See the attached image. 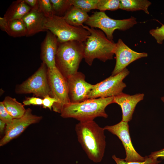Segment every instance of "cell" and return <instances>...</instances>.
<instances>
[{"label":"cell","mask_w":164,"mask_h":164,"mask_svg":"<svg viewBox=\"0 0 164 164\" xmlns=\"http://www.w3.org/2000/svg\"><path fill=\"white\" fill-rule=\"evenodd\" d=\"M89 16L87 13L72 6L63 16L69 24L76 27L82 26Z\"/></svg>","instance_id":"18"},{"label":"cell","mask_w":164,"mask_h":164,"mask_svg":"<svg viewBox=\"0 0 164 164\" xmlns=\"http://www.w3.org/2000/svg\"><path fill=\"white\" fill-rule=\"evenodd\" d=\"M145 157V160L144 162H137L126 161L124 159L117 157L115 155H113L112 156L116 164H157L161 162L157 159L150 157L148 156H146Z\"/></svg>","instance_id":"26"},{"label":"cell","mask_w":164,"mask_h":164,"mask_svg":"<svg viewBox=\"0 0 164 164\" xmlns=\"http://www.w3.org/2000/svg\"><path fill=\"white\" fill-rule=\"evenodd\" d=\"M104 128L116 135L121 140L125 149L126 157L124 160L127 162H144L146 157H142L135 149L132 144L129 132L128 122L121 121L113 125H107Z\"/></svg>","instance_id":"10"},{"label":"cell","mask_w":164,"mask_h":164,"mask_svg":"<svg viewBox=\"0 0 164 164\" xmlns=\"http://www.w3.org/2000/svg\"><path fill=\"white\" fill-rule=\"evenodd\" d=\"M75 130L78 141L88 158L94 162H100L106 145L104 128L93 120L79 121Z\"/></svg>","instance_id":"1"},{"label":"cell","mask_w":164,"mask_h":164,"mask_svg":"<svg viewBox=\"0 0 164 164\" xmlns=\"http://www.w3.org/2000/svg\"><path fill=\"white\" fill-rule=\"evenodd\" d=\"M46 28L57 37L58 43L76 40L85 42L90 33L82 26L76 27L68 23L63 17L53 15L47 18Z\"/></svg>","instance_id":"5"},{"label":"cell","mask_w":164,"mask_h":164,"mask_svg":"<svg viewBox=\"0 0 164 164\" xmlns=\"http://www.w3.org/2000/svg\"><path fill=\"white\" fill-rule=\"evenodd\" d=\"M120 9L128 11H143L149 14L148 8L151 2L147 0H120Z\"/></svg>","instance_id":"20"},{"label":"cell","mask_w":164,"mask_h":164,"mask_svg":"<svg viewBox=\"0 0 164 164\" xmlns=\"http://www.w3.org/2000/svg\"><path fill=\"white\" fill-rule=\"evenodd\" d=\"M57 102L56 99L50 95H47L43 99L42 106L43 108H48L51 110L53 105Z\"/></svg>","instance_id":"29"},{"label":"cell","mask_w":164,"mask_h":164,"mask_svg":"<svg viewBox=\"0 0 164 164\" xmlns=\"http://www.w3.org/2000/svg\"><path fill=\"white\" fill-rule=\"evenodd\" d=\"M129 73L126 68L117 75L111 76L94 84L88 95L87 99L114 97L121 93L126 87L123 80Z\"/></svg>","instance_id":"9"},{"label":"cell","mask_w":164,"mask_h":164,"mask_svg":"<svg viewBox=\"0 0 164 164\" xmlns=\"http://www.w3.org/2000/svg\"><path fill=\"white\" fill-rule=\"evenodd\" d=\"M72 6L87 12L92 9H97L99 0H70Z\"/></svg>","instance_id":"23"},{"label":"cell","mask_w":164,"mask_h":164,"mask_svg":"<svg viewBox=\"0 0 164 164\" xmlns=\"http://www.w3.org/2000/svg\"><path fill=\"white\" fill-rule=\"evenodd\" d=\"M5 32L13 37L26 36L27 33L26 26L22 19L8 22Z\"/></svg>","instance_id":"21"},{"label":"cell","mask_w":164,"mask_h":164,"mask_svg":"<svg viewBox=\"0 0 164 164\" xmlns=\"http://www.w3.org/2000/svg\"><path fill=\"white\" fill-rule=\"evenodd\" d=\"M137 23L136 19L132 16L129 18L117 20L111 18L104 12H95L89 16L84 23L91 28L100 29L110 40L113 39L116 29L124 31L132 27Z\"/></svg>","instance_id":"6"},{"label":"cell","mask_w":164,"mask_h":164,"mask_svg":"<svg viewBox=\"0 0 164 164\" xmlns=\"http://www.w3.org/2000/svg\"><path fill=\"white\" fill-rule=\"evenodd\" d=\"M6 124L2 121L0 120V132L1 133H2L5 128V125Z\"/></svg>","instance_id":"34"},{"label":"cell","mask_w":164,"mask_h":164,"mask_svg":"<svg viewBox=\"0 0 164 164\" xmlns=\"http://www.w3.org/2000/svg\"><path fill=\"white\" fill-rule=\"evenodd\" d=\"M43 99L37 97H32L27 98L23 101L24 105H42Z\"/></svg>","instance_id":"30"},{"label":"cell","mask_w":164,"mask_h":164,"mask_svg":"<svg viewBox=\"0 0 164 164\" xmlns=\"http://www.w3.org/2000/svg\"><path fill=\"white\" fill-rule=\"evenodd\" d=\"M39 10L47 18L54 15L50 0H39Z\"/></svg>","instance_id":"25"},{"label":"cell","mask_w":164,"mask_h":164,"mask_svg":"<svg viewBox=\"0 0 164 164\" xmlns=\"http://www.w3.org/2000/svg\"><path fill=\"white\" fill-rule=\"evenodd\" d=\"M47 77L50 96L57 101L53 105L52 109L54 111L60 113L63 106L70 102L67 80L56 67L47 68Z\"/></svg>","instance_id":"8"},{"label":"cell","mask_w":164,"mask_h":164,"mask_svg":"<svg viewBox=\"0 0 164 164\" xmlns=\"http://www.w3.org/2000/svg\"><path fill=\"white\" fill-rule=\"evenodd\" d=\"M161 100L162 101V102L164 103V96H163V97H161Z\"/></svg>","instance_id":"35"},{"label":"cell","mask_w":164,"mask_h":164,"mask_svg":"<svg viewBox=\"0 0 164 164\" xmlns=\"http://www.w3.org/2000/svg\"><path fill=\"white\" fill-rule=\"evenodd\" d=\"M114 97L87 99L82 102L65 105L60 113L64 118H71L79 121L94 120L98 117L107 118L106 107L113 103Z\"/></svg>","instance_id":"2"},{"label":"cell","mask_w":164,"mask_h":164,"mask_svg":"<svg viewBox=\"0 0 164 164\" xmlns=\"http://www.w3.org/2000/svg\"><path fill=\"white\" fill-rule=\"evenodd\" d=\"M22 19L26 26L27 37L47 31L45 27L47 18L39 10H31Z\"/></svg>","instance_id":"16"},{"label":"cell","mask_w":164,"mask_h":164,"mask_svg":"<svg viewBox=\"0 0 164 164\" xmlns=\"http://www.w3.org/2000/svg\"><path fill=\"white\" fill-rule=\"evenodd\" d=\"M85 77L82 73L78 71L67 79L70 103H78L87 99L94 84L87 82Z\"/></svg>","instance_id":"12"},{"label":"cell","mask_w":164,"mask_h":164,"mask_svg":"<svg viewBox=\"0 0 164 164\" xmlns=\"http://www.w3.org/2000/svg\"><path fill=\"white\" fill-rule=\"evenodd\" d=\"M42 116L33 114L32 110L26 109L21 118L13 119L6 124L5 134L0 141V146H3L19 136L29 125L39 122L42 119Z\"/></svg>","instance_id":"11"},{"label":"cell","mask_w":164,"mask_h":164,"mask_svg":"<svg viewBox=\"0 0 164 164\" xmlns=\"http://www.w3.org/2000/svg\"><path fill=\"white\" fill-rule=\"evenodd\" d=\"M15 92L18 94L32 93L36 97L44 98L51 95L47 77V67L42 62L38 70L31 76L16 85Z\"/></svg>","instance_id":"7"},{"label":"cell","mask_w":164,"mask_h":164,"mask_svg":"<svg viewBox=\"0 0 164 164\" xmlns=\"http://www.w3.org/2000/svg\"><path fill=\"white\" fill-rule=\"evenodd\" d=\"M144 94L133 95L122 93L114 97L113 103L119 105L122 111L121 121L128 122L132 118L133 114L137 104L144 99Z\"/></svg>","instance_id":"14"},{"label":"cell","mask_w":164,"mask_h":164,"mask_svg":"<svg viewBox=\"0 0 164 164\" xmlns=\"http://www.w3.org/2000/svg\"><path fill=\"white\" fill-rule=\"evenodd\" d=\"M2 102L7 111L14 119L21 118L26 112V109L24 105L15 98L7 96Z\"/></svg>","instance_id":"19"},{"label":"cell","mask_w":164,"mask_h":164,"mask_svg":"<svg viewBox=\"0 0 164 164\" xmlns=\"http://www.w3.org/2000/svg\"><path fill=\"white\" fill-rule=\"evenodd\" d=\"M84 42L76 40L58 43L56 67L67 79L78 72L84 57Z\"/></svg>","instance_id":"4"},{"label":"cell","mask_w":164,"mask_h":164,"mask_svg":"<svg viewBox=\"0 0 164 164\" xmlns=\"http://www.w3.org/2000/svg\"><path fill=\"white\" fill-rule=\"evenodd\" d=\"M31 10L24 0H18L12 2L4 17L8 22L22 19Z\"/></svg>","instance_id":"17"},{"label":"cell","mask_w":164,"mask_h":164,"mask_svg":"<svg viewBox=\"0 0 164 164\" xmlns=\"http://www.w3.org/2000/svg\"><path fill=\"white\" fill-rule=\"evenodd\" d=\"M120 8L119 0H99L97 9L100 11L104 12L106 10L115 11Z\"/></svg>","instance_id":"24"},{"label":"cell","mask_w":164,"mask_h":164,"mask_svg":"<svg viewBox=\"0 0 164 164\" xmlns=\"http://www.w3.org/2000/svg\"><path fill=\"white\" fill-rule=\"evenodd\" d=\"M14 118L9 114L3 105L2 101L0 102V120L6 124L11 122Z\"/></svg>","instance_id":"28"},{"label":"cell","mask_w":164,"mask_h":164,"mask_svg":"<svg viewBox=\"0 0 164 164\" xmlns=\"http://www.w3.org/2000/svg\"><path fill=\"white\" fill-rule=\"evenodd\" d=\"M54 15L63 17L72 6L70 0H50Z\"/></svg>","instance_id":"22"},{"label":"cell","mask_w":164,"mask_h":164,"mask_svg":"<svg viewBox=\"0 0 164 164\" xmlns=\"http://www.w3.org/2000/svg\"><path fill=\"white\" fill-rule=\"evenodd\" d=\"M8 23V22L4 17H0V28L2 31L5 32Z\"/></svg>","instance_id":"33"},{"label":"cell","mask_w":164,"mask_h":164,"mask_svg":"<svg viewBox=\"0 0 164 164\" xmlns=\"http://www.w3.org/2000/svg\"><path fill=\"white\" fill-rule=\"evenodd\" d=\"M149 33L154 38L157 43L162 44L164 40V25H162L159 28L150 30Z\"/></svg>","instance_id":"27"},{"label":"cell","mask_w":164,"mask_h":164,"mask_svg":"<svg viewBox=\"0 0 164 164\" xmlns=\"http://www.w3.org/2000/svg\"><path fill=\"white\" fill-rule=\"evenodd\" d=\"M46 32V37L41 45V58L47 68L55 67V56L58 42L54 34L49 30Z\"/></svg>","instance_id":"15"},{"label":"cell","mask_w":164,"mask_h":164,"mask_svg":"<svg viewBox=\"0 0 164 164\" xmlns=\"http://www.w3.org/2000/svg\"><path fill=\"white\" fill-rule=\"evenodd\" d=\"M148 156L155 159L160 158L162 159H164V148L159 150L152 152Z\"/></svg>","instance_id":"32"},{"label":"cell","mask_w":164,"mask_h":164,"mask_svg":"<svg viewBox=\"0 0 164 164\" xmlns=\"http://www.w3.org/2000/svg\"><path fill=\"white\" fill-rule=\"evenodd\" d=\"M82 27L90 33L84 42V58L86 63L91 66L96 58L103 62L112 59L116 43L108 39L101 30L86 25Z\"/></svg>","instance_id":"3"},{"label":"cell","mask_w":164,"mask_h":164,"mask_svg":"<svg viewBox=\"0 0 164 164\" xmlns=\"http://www.w3.org/2000/svg\"><path fill=\"white\" fill-rule=\"evenodd\" d=\"M25 2L30 7L31 10H39V0H24Z\"/></svg>","instance_id":"31"},{"label":"cell","mask_w":164,"mask_h":164,"mask_svg":"<svg viewBox=\"0 0 164 164\" xmlns=\"http://www.w3.org/2000/svg\"><path fill=\"white\" fill-rule=\"evenodd\" d=\"M116 63L112 72V76L117 75L122 71L130 63L140 58L147 57L148 53H138L130 48L119 39L116 43L114 52Z\"/></svg>","instance_id":"13"}]
</instances>
